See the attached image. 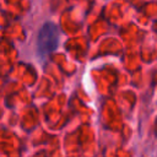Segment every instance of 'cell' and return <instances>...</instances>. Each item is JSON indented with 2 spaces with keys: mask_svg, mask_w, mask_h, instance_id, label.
<instances>
[{
  "mask_svg": "<svg viewBox=\"0 0 157 157\" xmlns=\"http://www.w3.org/2000/svg\"><path fill=\"white\" fill-rule=\"evenodd\" d=\"M60 31L58 25L54 22H45L37 36V52L40 56H47L48 54L56 50L59 45Z\"/></svg>",
  "mask_w": 157,
  "mask_h": 157,
  "instance_id": "1",
  "label": "cell"
}]
</instances>
